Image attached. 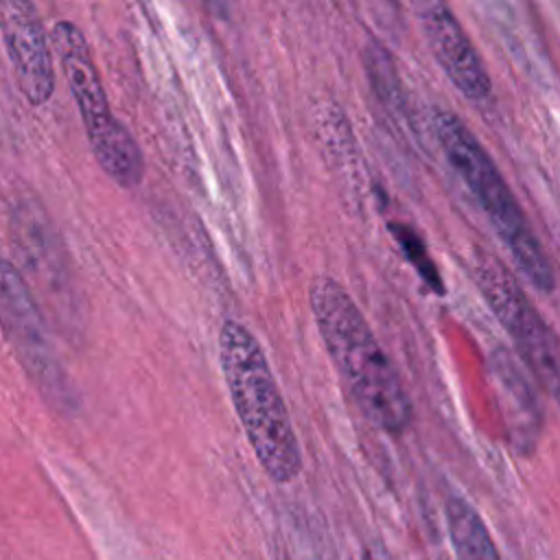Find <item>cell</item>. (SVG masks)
Returning a JSON list of instances; mask_svg holds the SVG:
<instances>
[{
    "label": "cell",
    "mask_w": 560,
    "mask_h": 560,
    "mask_svg": "<svg viewBox=\"0 0 560 560\" xmlns=\"http://www.w3.org/2000/svg\"><path fill=\"white\" fill-rule=\"evenodd\" d=\"M389 232L396 238V243L400 245V252L407 256V260L413 265V269L418 271V276L424 280V284L442 295L444 293V280L435 267V262L431 260L424 241L420 238V234L407 225V223H389Z\"/></svg>",
    "instance_id": "7c38bea8"
},
{
    "label": "cell",
    "mask_w": 560,
    "mask_h": 560,
    "mask_svg": "<svg viewBox=\"0 0 560 560\" xmlns=\"http://www.w3.org/2000/svg\"><path fill=\"white\" fill-rule=\"evenodd\" d=\"M433 129L448 164L483 208L521 276L542 293L553 291L556 271L492 155L451 109H435Z\"/></svg>",
    "instance_id": "3957f363"
},
{
    "label": "cell",
    "mask_w": 560,
    "mask_h": 560,
    "mask_svg": "<svg viewBox=\"0 0 560 560\" xmlns=\"http://www.w3.org/2000/svg\"><path fill=\"white\" fill-rule=\"evenodd\" d=\"M446 527L455 560H501L483 518L457 494L446 501Z\"/></svg>",
    "instance_id": "8fae6325"
},
{
    "label": "cell",
    "mask_w": 560,
    "mask_h": 560,
    "mask_svg": "<svg viewBox=\"0 0 560 560\" xmlns=\"http://www.w3.org/2000/svg\"><path fill=\"white\" fill-rule=\"evenodd\" d=\"M368 560H389V558H387V553H383V551H370V553H368Z\"/></svg>",
    "instance_id": "4fadbf2b"
},
{
    "label": "cell",
    "mask_w": 560,
    "mask_h": 560,
    "mask_svg": "<svg viewBox=\"0 0 560 560\" xmlns=\"http://www.w3.org/2000/svg\"><path fill=\"white\" fill-rule=\"evenodd\" d=\"M219 361L234 411L258 464L276 483L293 481L302 470L300 444L267 357L241 322H223Z\"/></svg>",
    "instance_id": "7a4b0ae2"
},
{
    "label": "cell",
    "mask_w": 560,
    "mask_h": 560,
    "mask_svg": "<svg viewBox=\"0 0 560 560\" xmlns=\"http://www.w3.org/2000/svg\"><path fill=\"white\" fill-rule=\"evenodd\" d=\"M488 374L492 378L499 409L503 411L512 444L521 453L532 451L542 429V413L538 396L525 372L510 352L497 348L488 359Z\"/></svg>",
    "instance_id": "30bf717a"
},
{
    "label": "cell",
    "mask_w": 560,
    "mask_h": 560,
    "mask_svg": "<svg viewBox=\"0 0 560 560\" xmlns=\"http://www.w3.org/2000/svg\"><path fill=\"white\" fill-rule=\"evenodd\" d=\"M477 287L529 372L560 405V341L510 271L492 256L475 262Z\"/></svg>",
    "instance_id": "5b68a950"
},
{
    "label": "cell",
    "mask_w": 560,
    "mask_h": 560,
    "mask_svg": "<svg viewBox=\"0 0 560 560\" xmlns=\"http://www.w3.org/2000/svg\"><path fill=\"white\" fill-rule=\"evenodd\" d=\"M418 22L448 81L468 101H486L492 94V79L451 7L444 2H424L418 7Z\"/></svg>",
    "instance_id": "ba28073f"
},
{
    "label": "cell",
    "mask_w": 560,
    "mask_h": 560,
    "mask_svg": "<svg viewBox=\"0 0 560 560\" xmlns=\"http://www.w3.org/2000/svg\"><path fill=\"white\" fill-rule=\"evenodd\" d=\"M0 33L15 81L33 103H46L55 92V66L42 18L31 2H0Z\"/></svg>",
    "instance_id": "52a82bcc"
},
{
    "label": "cell",
    "mask_w": 560,
    "mask_h": 560,
    "mask_svg": "<svg viewBox=\"0 0 560 560\" xmlns=\"http://www.w3.org/2000/svg\"><path fill=\"white\" fill-rule=\"evenodd\" d=\"M0 324L13 352L42 394L61 409L74 405L72 387L55 354L44 313L24 276L0 256Z\"/></svg>",
    "instance_id": "8992f818"
},
{
    "label": "cell",
    "mask_w": 560,
    "mask_h": 560,
    "mask_svg": "<svg viewBox=\"0 0 560 560\" xmlns=\"http://www.w3.org/2000/svg\"><path fill=\"white\" fill-rule=\"evenodd\" d=\"M13 225L26 276L33 278L37 289L57 311L74 306L77 298H72V278L66 260L61 258L63 247L46 214L26 203L15 210Z\"/></svg>",
    "instance_id": "9c48e42d"
},
{
    "label": "cell",
    "mask_w": 560,
    "mask_h": 560,
    "mask_svg": "<svg viewBox=\"0 0 560 560\" xmlns=\"http://www.w3.org/2000/svg\"><path fill=\"white\" fill-rule=\"evenodd\" d=\"M308 302L328 357L357 407L381 431H405L413 416L411 398L357 302L330 276L311 280Z\"/></svg>",
    "instance_id": "6da1fadb"
},
{
    "label": "cell",
    "mask_w": 560,
    "mask_h": 560,
    "mask_svg": "<svg viewBox=\"0 0 560 560\" xmlns=\"http://www.w3.org/2000/svg\"><path fill=\"white\" fill-rule=\"evenodd\" d=\"M52 48L61 61L63 77L79 107L90 149L98 166L122 188H133L144 177V160L131 131L109 109L92 50L81 28L59 20L50 33Z\"/></svg>",
    "instance_id": "277c9868"
}]
</instances>
